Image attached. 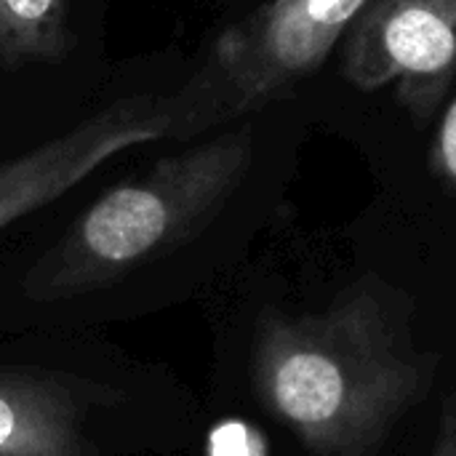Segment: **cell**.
<instances>
[{"label": "cell", "instance_id": "8992f818", "mask_svg": "<svg viewBox=\"0 0 456 456\" xmlns=\"http://www.w3.org/2000/svg\"><path fill=\"white\" fill-rule=\"evenodd\" d=\"M72 48L69 0H0V69L53 64Z\"/></svg>", "mask_w": 456, "mask_h": 456}, {"label": "cell", "instance_id": "ba28073f", "mask_svg": "<svg viewBox=\"0 0 456 456\" xmlns=\"http://www.w3.org/2000/svg\"><path fill=\"white\" fill-rule=\"evenodd\" d=\"M430 168L433 174L456 190V96L444 110L433 144H430Z\"/></svg>", "mask_w": 456, "mask_h": 456}, {"label": "cell", "instance_id": "3957f363", "mask_svg": "<svg viewBox=\"0 0 456 456\" xmlns=\"http://www.w3.org/2000/svg\"><path fill=\"white\" fill-rule=\"evenodd\" d=\"M374 0H270L222 29L206 64L171 94L176 139L286 96L313 75Z\"/></svg>", "mask_w": 456, "mask_h": 456}, {"label": "cell", "instance_id": "9c48e42d", "mask_svg": "<svg viewBox=\"0 0 456 456\" xmlns=\"http://www.w3.org/2000/svg\"><path fill=\"white\" fill-rule=\"evenodd\" d=\"M433 456H456V390L449 395V401L444 406V417H441Z\"/></svg>", "mask_w": 456, "mask_h": 456}, {"label": "cell", "instance_id": "6da1fadb", "mask_svg": "<svg viewBox=\"0 0 456 456\" xmlns=\"http://www.w3.org/2000/svg\"><path fill=\"white\" fill-rule=\"evenodd\" d=\"M262 409L315 456H371L428 393L433 361L379 281L307 315L267 310L248 355Z\"/></svg>", "mask_w": 456, "mask_h": 456}, {"label": "cell", "instance_id": "277c9868", "mask_svg": "<svg viewBox=\"0 0 456 456\" xmlns=\"http://www.w3.org/2000/svg\"><path fill=\"white\" fill-rule=\"evenodd\" d=\"M339 64L366 94L398 83L401 104L430 118L456 75V0H374L345 35Z\"/></svg>", "mask_w": 456, "mask_h": 456}, {"label": "cell", "instance_id": "52a82bcc", "mask_svg": "<svg viewBox=\"0 0 456 456\" xmlns=\"http://www.w3.org/2000/svg\"><path fill=\"white\" fill-rule=\"evenodd\" d=\"M200 456H267V444L254 425L224 417L203 433Z\"/></svg>", "mask_w": 456, "mask_h": 456}, {"label": "cell", "instance_id": "7a4b0ae2", "mask_svg": "<svg viewBox=\"0 0 456 456\" xmlns=\"http://www.w3.org/2000/svg\"><path fill=\"white\" fill-rule=\"evenodd\" d=\"M192 401L104 331L0 334V456H176Z\"/></svg>", "mask_w": 456, "mask_h": 456}, {"label": "cell", "instance_id": "5b68a950", "mask_svg": "<svg viewBox=\"0 0 456 456\" xmlns=\"http://www.w3.org/2000/svg\"><path fill=\"white\" fill-rule=\"evenodd\" d=\"M160 139H176L171 96H120L69 131L0 160V232L64 198L110 158Z\"/></svg>", "mask_w": 456, "mask_h": 456}]
</instances>
